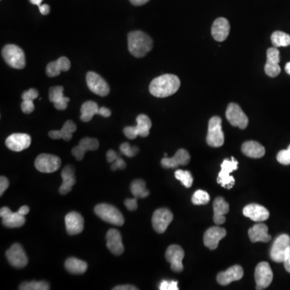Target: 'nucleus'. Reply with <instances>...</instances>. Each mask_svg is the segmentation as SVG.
<instances>
[{
  "label": "nucleus",
  "instance_id": "nucleus-1",
  "mask_svg": "<svg viewBox=\"0 0 290 290\" xmlns=\"http://www.w3.org/2000/svg\"><path fill=\"white\" fill-rule=\"evenodd\" d=\"M179 77L174 74H163L156 77L149 85V91L153 96L166 98L176 93L180 88Z\"/></svg>",
  "mask_w": 290,
  "mask_h": 290
},
{
  "label": "nucleus",
  "instance_id": "nucleus-2",
  "mask_svg": "<svg viewBox=\"0 0 290 290\" xmlns=\"http://www.w3.org/2000/svg\"><path fill=\"white\" fill-rule=\"evenodd\" d=\"M128 50L135 57L146 56L153 48V40L148 34L141 31L128 33Z\"/></svg>",
  "mask_w": 290,
  "mask_h": 290
},
{
  "label": "nucleus",
  "instance_id": "nucleus-3",
  "mask_svg": "<svg viewBox=\"0 0 290 290\" xmlns=\"http://www.w3.org/2000/svg\"><path fill=\"white\" fill-rule=\"evenodd\" d=\"M95 212L101 219L110 224L119 226L124 225V218L122 213L114 206L107 203H101L95 207Z\"/></svg>",
  "mask_w": 290,
  "mask_h": 290
},
{
  "label": "nucleus",
  "instance_id": "nucleus-4",
  "mask_svg": "<svg viewBox=\"0 0 290 290\" xmlns=\"http://www.w3.org/2000/svg\"><path fill=\"white\" fill-rule=\"evenodd\" d=\"M2 56L7 64L14 69L21 70L25 67V55L17 45H8L4 47Z\"/></svg>",
  "mask_w": 290,
  "mask_h": 290
},
{
  "label": "nucleus",
  "instance_id": "nucleus-5",
  "mask_svg": "<svg viewBox=\"0 0 290 290\" xmlns=\"http://www.w3.org/2000/svg\"><path fill=\"white\" fill-rule=\"evenodd\" d=\"M207 143L213 148L221 147L224 143V133L222 129V120L219 116H214L209 120Z\"/></svg>",
  "mask_w": 290,
  "mask_h": 290
},
{
  "label": "nucleus",
  "instance_id": "nucleus-6",
  "mask_svg": "<svg viewBox=\"0 0 290 290\" xmlns=\"http://www.w3.org/2000/svg\"><path fill=\"white\" fill-rule=\"evenodd\" d=\"M136 126H128L124 129V133L126 137L130 139H134L138 135L141 137H147L149 135V131L152 128V121L149 116L146 114H139L136 118Z\"/></svg>",
  "mask_w": 290,
  "mask_h": 290
},
{
  "label": "nucleus",
  "instance_id": "nucleus-7",
  "mask_svg": "<svg viewBox=\"0 0 290 290\" xmlns=\"http://www.w3.org/2000/svg\"><path fill=\"white\" fill-rule=\"evenodd\" d=\"M238 161L235 160L234 157H232L231 159H225L223 162L221 164V171L218 175L217 182L220 184L222 187L226 189H231L234 186L235 181L234 178L230 176V174L233 171L238 169Z\"/></svg>",
  "mask_w": 290,
  "mask_h": 290
},
{
  "label": "nucleus",
  "instance_id": "nucleus-8",
  "mask_svg": "<svg viewBox=\"0 0 290 290\" xmlns=\"http://www.w3.org/2000/svg\"><path fill=\"white\" fill-rule=\"evenodd\" d=\"M62 165L61 159L55 155L42 153L39 155L35 161V167L37 170L45 173L56 172Z\"/></svg>",
  "mask_w": 290,
  "mask_h": 290
},
{
  "label": "nucleus",
  "instance_id": "nucleus-9",
  "mask_svg": "<svg viewBox=\"0 0 290 290\" xmlns=\"http://www.w3.org/2000/svg\"><path fill=\"white\" fill-rule=\"evenodd\" d=\"M226 117L229 123L240 129H245L248 125V116L243 111L241 107L236 103H230L226 111Z\"/></svg>",
  "mask_w": 290,
  "mask_h": 290
},
{
  "label": "nucleus",
  "instance_id": "nucleus-10",
  "mask_svg": "<svg viewBox=\"0 0 290 290\" xmlns=\"http://www.w3.org/2000/svg\"><path fill=\"white\" fill-rule=\"evenodd\" d=\"M289 247V236L286 234L280 235L275 240L272 248H271V259L277 263H283L284 255Z\"/></svg>",
  "mask_w": 290,
  "mask_h": 290
},
{
  "label": "nucleus",
  "instance_id": "nucleus-11",
  "mask_svg": "<svg viewBox=\"0 0 290 290\" xmlns=\"http://www.w3.org/2000/svg\"><path fill=\"white\" fill-rule=\"evenodd\" d=\"M273 273L268 262L258 264L255 270V280L256 289H265L273 281Z\"/></svg>",
  "mask_w": 290,
  "mask_h": 290
},
{
  "label": "nucleus",
  "instance_id": "nucleus-12",
  "mask_svg": "<svg viewBox=\"0 0 290 290\" xmlns=\"http://www.w3.org/2000/svg\"><path fill=\"white\" fill-rule=\"evenodd\" d=\"M173 215L167 208H161L155 211L152 219L153 228L159 234H162L172 222Z\"/></svg>",
  "mask_w": 290,
  "mask_h": 290
},
{
  "label": "nucleus",
  "instance_id": "nucleus-13",
  "mask_svg": "<svg viewBox=\"0 0 290 290\" xmlns=\"http://www.w3.org/2000/svg\"><path fill=\"white\" fill-rule=\"evenodd\" d=\"M86 83L89 89L95 95L104 97L110 93V87L106 81L95 72H88L86 74Z\"/></svg>",
  "mask_w": 290,
  "mask_h": 290
},
{
  "label": "nucleus",
  "instance_id": "nucleus-14",
  "mask_svg": "<svg viewBox=\"0 0 290 290\" xmlns=\"http://www.w3.org/2000/svg\"><path fill=\"white\" fill-rule=\"evenodd\" d=\"M6 257L10 265L16 269L25 267L28 262L27 255L23 251L22 246L15 244L7 251Z\"/></svg>",
  "mask_w": 290,
  "mask_h": 290
},
{
  "label": "nucleus",
  "instance_id": "nucleus-15",
  "mask_svg": "<svg viewBox=\"0 0 290 290\" xmlns=\"http://www.w3.org/2000/svg\"><path fill=\"white\" fill-rule=\"evenodd\" d=\"M185 252L182 247L179 245H171L168 247L165 252V258L171 265V269L175 273H181L183 270V260Z\"/></svg>",
  "mask_w": 290,
  "mask_h": 290
},
{
  "label": "nucleus",
  "instance_id": "nucleus-16",
  "mask_svg": "<svg viewBox=\"0 0 290 290\" xmlns=\"http://www.w3.org/2000/svg\"><path fill=\"white\" fill-rule=\"evenodd\" d=\"M2 223L8 228H17L25 224V218L19 212H12L8 207H2L0 210Z\"/></svg>",
  "mask_w": 290,
  "mask_h": 290
},
{
  "label": "nucleus",
  "instance_id": "nucleus-17",
  "mask_svg": "<svg viewBox=\"0 0 290 290\" xmlns=\"http://www.w3.org/2000/svg\"><path fill=\"white\" fill-rule=\"evenodd\" d=\"M280 52L277 48L273 47L269 48L267 50V62L265 66V74L270 77L278 76L280 73Z\"/></svg>",
  "mask_w": 290,
  "mask_h": 290
},
{
  "label": "nucleus",
  "instance_id": "nucleus-18",
  "mask_svg": "<svg viewBox=\"0 0 290 290\" xmlns=\"http://www.w3.org/2000/svg\"><path fill=\"white\" fill-rule=\"evenodd\" d=\"M31 144V136L25 133H14L7 138V147L14 152H21Z\"/></svg>",
  "mask_w": 290,
  "mask_h": 290
},
{
  "label": "nucleus",
  "instance_id": "nucleus-19",
  "mask_svg": "<svg viewBox=\"0 0 290 290\" xmlns=\"http://www.w3.org/2000/svg\"><path fill=\"white\" fill-rule=\"evenodd\" d=\"M226 231L224 228L219 226H213L208 229L204 234L203 242L206 247L211 250H215L218 248L219 242L226 236Z\"/></svg>",
  "mask_w": 290,
  "mask_h": 290
},
{
  "label": "nucleus",
  "instance_id": "nucleus-20",
  "mask_svg": "<svg viewBox=\"0 0 290 290\" xmlns=\"http://www.w3.org/2000/svg\"><path fill=\"white\" fill-rule=\"evenodd\" d=\"M99 142L95 138L85 137L80 140L79 144L72 149V154L77 161L83 159L87 151H95L99 149Z\"/></svg>",
  "mask_w": 290,
  "mask_h": 290
},
{
  "label": "nucleus",
  "instance_id": "nucleus-21",
  "mask_svg": "<svg viewBox=\"0 0 290 290\" xmlns=\"http://www.w3.org/2000/svg\"><path fill=\"white\" fill-rule=\"evenodd\" d=\"M66 231L70 236H75L82 232L84 229L83 217L79 213L72 211L66 215Z\"/></svg>",
  "mask_w": 290,
  "mask_h": 290
},
{
  "label": "nucleus",
  "instance_id": "nucleus-22",
  "mask_svg": "<svg viewBox=\"0 0 290 290\" xmlns=\"http://www.w3.org/2000/svg\"><path fill=\"white\" fill-rule=\"evenodd\" d=\"M106 247L111 253L115 255H122L124 251L122 236L116 229H110L106 233Z\"/></svg>",
  "mask_w": 290,
  "mask_h": 290
},
{
  "label": "nucleus",
  "instance_id": "nucleus-23",
  "mask_svg": "<svg viewBox=\"0 0 290 290\" xmlns=\"http://www.w3.org/2000/svg\"><path fill=\"white\" fill-rule=\"evenodd\" d=\"M230 26L226 18L219 17L215 19L211 27V34L215 41H224L228 37Z\"/></svg>",
  "mask_w": 290,
  "mask_h": 290
},
{
  "label": "nucleus",
  "instance_id": "nucleus-24",
  "mask_svg": "<svg viewBox=\"0 0 290 290\" xmlns=\"http://www.w3.org/2000/svg\"><path fill=\"white\" fill-rule=\"evenodd\" d=\"M244 277V269L240 265H234L217 276V281L221 285H227L233 281L240 280Z\"/></svg>",
  "mask_w": 290,
  "mask_h": 290
},
{
  "label": "nucleus",
  "instance_id": "nucleus-25",
  "mask_svg": "<svg viewBox=\"0 0 290 290\" xmlns=\"http://www.w3.org/2000/svg\"><path fill=\"white\" fill-rule=\"evenodd\" d=\"M190 161V156L185 149H179L173 157H165L161 160V165L164 168H175L179 165H186Z\"/></svg>",
  "mask_w": 290,
  "mask_h": 290
},
{
  "label": "nucleus",
  "instance_id": "nucleus-26",
  "mask_svg": "<svg viewBox=\"0 0 290 290\" xmlns=\"http://www.w3.org/2000/svg\"><path fill=\"white\" fill-rule=\"evenodd\" d=\"M243 214L254 222H264L269 218V211L265 207L254 203L246 206L243 210Z\"/></svg>",
  "mask_w": 290,
  "mask_h": 290
},
{
  "label": "nucleus",
  "instance_id": "nucleus-27",
  "mask_svg": "<svg viewBox=\"0 0 290 290\" xmlns=\"http://www.w3.org/2000/svg\"><path fill=\"white\" fill-rule=\"evenodd\" d=\"M64 88L62 85L52 86L49 89V100L51 103L54 104L55 108L59 110H66L67 108L68 103L70 102V99L65 97L63 95Z\"/></svg>",
  "mask_w": 290,
  "mask_h": 290
},
{
  "label": "nucleus",
  "instance_id": "nucleus-28",
  "mask_svg": "<svg viewBox=\"0 0 290 290\" xmlns=\"http://www.w3.org/2000/svg\"><path fill=\"white\" fill-rule=\"evenodd\" d=\"M213 209H214V222L217 225L224 223L226 222L224 215L229 212L228 203L225 201L223 197H218L213 203Z\"/></svg>",
  "mask_w": 290,
  "mask_h": 290
},
{
  "label": "nucleus",
  "instance_id": "nucleus-29",
  "mask_svg": "<svg viewBox=\"0 0 290 290\" xmlns=\"http://www.w3.org/2000/svg\"><path fill=\"white\" fill-rule=\"evenodd\" d=\"M75 169L72 165H66L62 172V184L59 189L61 194H66L71 191L72 187L75 184Z\"/></svg>",
  "mask_w": 290,
  "mask_h": 290
},
{
  "label": "nucleus",
  "instance_id": "nucleus-30",
  "mask_svg": "<svg viewBox=\"0 0 290 290\" xmlns=\"http://www.w3.org/2000/svg\"><path fill=\"white\" fill-rule=\"evenodd\" d=\"M268 226L265 223H257L254 225L251 228L248 230V236L252 243L255 242H265L267 243L272 239L270 235L268 234Z\"/></svg>",
  "mask_w": 290,
  "mask_h": 290
},
{
  "label": "nucleus",
  "instance_id": "nucleus-31",
  "mask_svg": "<svg viewBox=\"0 0 290 290\" xmlns=\"http://www.w3.org/2000/svg\"><path fill=\"white\" fill-rule=\"evenodd\" d=\"M241 149L245 156L251 158H261L265 154V147L256 141L244 142Z\"/></svg>",
  "mask_w": 290,
  "mask_h": 290
},
{
  "label": "nucleus",
  "instance_id": "nucleus-32",
  "mask_svg": "<svg viewBox=\"0 0 290 290\" xmlns=\"http://www.w3.org/2000/svg\"><path fill=\"white\" fill-rule=\"evenodd\" d=\"M65 266L69 273L78 275L85 273L88 267L85 261L74 257H70L66 259Z\"/></svg>",
  "mask_w": 290,
  "mask_h": 290
},
{
  "label": "nucleus",
  "instance_id": "nucleus-33",
  "mask_svg": "<svg viewBox=\"0 0 290 290\" xmlns=\"http://www.w3.org/2000/svg\"><path fill=\"white\" fill-rule=\"evenodd\" d=\"M99 107L94 101H87L81 107V119L83 122H89L95 114H99Z\"/></svg>",
  "mask_w": 290,
  "mask_h": 290
},
{
  "label": "nucleus",
  "instance_id": "nucleus-34",
  "mask_svg": "<svg viewBox=\"0 0 290 290\" xmlns=\"http://www.w3.org/2000/svg\"><path fill=\"white\" fill-rule=\"evenodd\" d=\"M131 192L136 198H144L149 195V191L146 190V183L143 180H135L131 185Z\"/></svg>",
  "mask_w": 290,
  "mask_h": 290
},
{
  "label": "nucleus",
  "instance_id": "nucleus-35",
  "mask_svg": "<svg viewBox=\"0 0 290 290\" xmlns=\"http://www.w3.org/2000/svg\"><path fill=\"white\" fill-rule=\"evenodd\" d=\"M271 41L276 48L287 47L290 45V35L283 32L276 31L271 36Z\"/></svg>",
  "mask_w": 290,
  "mask_h": 290
},
{
  "label": "nucleus",
  "instance_id": "nucleus-36",
  "mask_svg": "<svg viewBox=\"0 0 290 290\" xmlns=\"http://www.w3.org/2000/svg\"><path fill=\"white\" fill-rule=\"evenodd\" d=\"M20 290H48L50 288L49 284L45 280L36 281L33 280L31 282H23L19 285Z\"/></svg>",
  "mask_w": 290,
  "mask_h": 290
},
{
  "label": "nucleus",
  "instance_id": "nucleus-37",
  "mask_svg": "<svg viewBox=\"0 0 290 290\" xmlns=\"http://www.w3.org/2000/svg\"><path fill=\"white\" fill-rule=\"evenodd\" d=\"M76 129H77V127H76L74 123L72 120H68L65 123L62 129L59 130L61 139H63L66 141H70V139H72V135L75 132Z\"/></svg>",
  "mask_w": 290,
  "mask_h": 290
},
{
  "label": "nucleus",
  "instance_id": "nucleus-38",
  "mask_svg": "<svg viewBox=\"0 0 290 290\" xmlns=\"http://www.w3.org/2000/svg\"><path fill=\"white\" fill-rule=\"evenodd\" d=\"M175 178L180 181L185 187L190 188L193 185V177L189 171L178 169L175 172Z\"/></svg>",
  "mask_w": 290,
  "mask_h": 290
},
{
  "label": "nucleus",
  "instance_id": "nucleus-39",
  "mask_svg": "<svg viewBox=\"0 0 290 290\" xmlns=\"http://www.w3.org/2000/svg\"><path fill=\"white\" fill-rule=\"evenodd\" d=\"M210 201L209 193L204 190H198L193 193L192 202L194 205H206Z\"/></svg>",
  "mask_w": 290,
  "mask_h": 290
},
{
  "label": "nucleus",
  "instance_id": "nucleus-40",
  "mask_svg": "<svg viewBox=\"0 0 290 290\" xmlns=\"http://www.w3.org/2000/svg\"><path fill=\"white\" fill-rule=\"evenodd\" d=\"M120 152L122 154L125 155L126 157H133L137 154L139 149L136 146H131L129 143H123L120 145Z\"/></svg>",
  "mask_w": 290,
  "mask_h": 290
},
{
  "label": "nucleus",
  "instance_id": "nucleus-41",
  "mask_svg": "<svg viewBox=\"0 0 290 290\" xmlns=\"http://www.w3.org/2000/svg\"><path fill=\"white\" fill-rule=\"evenodd\" d=\"M62 72L60 66L58 65L57 61L55 62H51L48 63L46 67V74L48 77H54L59 75Z\"/></svg>",
  "mask_w": 290,
  "mask_h": 290
},
{
  "label": "nucleus",
  "instance_id": "nucleus-42",
  "mask_svg": "<svg viewBox=\"0 0 290 290\" xmlns=\"http://www.w3.org/2000/svg\"><path fill=\"white\" fill-rule=\"evenodd\" d=\"M277 160L279 163L284 165L290 164V144L288 145V149L279 152Z\"/></svg>",
  "mask_w": 290,
  "mask_h": 290
},
{
  "label": "nucleus",
  "instance_id": "nucleus-43",
  "mask_svg": "<svg viewBox=\"0 0 290 290\" xmlns=\"http://www.w3.org/2000/svg\"><path fill=\"white\" fill-rule=\"evenodd\" d=\"M159 288L161 290H178L177 280H163L160 284Z\"/></svg>",
  "mask_w": 290,
  "mask_h": 290
},
{
  "label": "nucleus",
  "instance_id": "nucleus-44",
  "mask_svg": "<svg viewBox=\"0 0 290 290\" xmlns=\"http://www.w3.org/2000/svg\"><path fill=\"white\" fill-rule=\"evenodd\" d=\"M21 110L24 114H31L35 110V106L33 100H23L21 103Z\"/></svg>",
  "mask_w": 290,
  "mask_h": 290
},
{
  "label": "nucleus",
  "instance_id": "nucleus-45",
  "mask_svg": "<svg viewBox=\"0 0 290 290\" xmlns=\"http://www.w3.org/2000/svg\"><path fill=\"white\" fill-rule=\"evenodd\" d=\"M39 96V92L37 90L29 89L28 91L23 92V95H22V99L23 100H34V99H37V97Z\"/></svg>",
  "mask_w": 290,
  "mask_h": 290
},
{
  "label": "nucleus",
  "instance_id": "nucleus-46",
  "mask_svg": "<svg viewBox=\"0 0 290 290\" xmlns=\"http://www.w3.org/2000/svg\"><path fill=\"white\" fill-rule=\"evenodd\" d=\"M56 61H57L58 65L60 66L62 72H66L70 70L71 63H70V61L67 57L62 56V57L59 58Z\"/></svg>",
  "mask_w": 290,
  "mask_h": 290
},
{
  "label": "nucleus",
  "instance_id": "nucleus-47",
  "mask_svg": "<svg viewBox=\"0 0 290 290\" xmlns=\"http://www.w3.org/2000/svg\"><path fill=\"white\" fill-rule=\"evenodd\" d=\"M124 205L127 207V209L130 211H134L137 209V198L134 197V198H128L124 201Z\"/></svg>",
  "mask_w": 290,
  "mask_h": 290
},
{
  "label": "nucleus",
  "instance_id": "nucleus-48",
  "mask_svg": "<svg viewBox=\"0 0 290 290\" xmlns=\"http://www.w3.org/2000/svg\"><path fill=\"white\" fill-rule=\"evenodd\" d=\"M126 168L125 161L121 157H119L116 159V161L112 163V165L110 167L111 170L116 171L117 169H124Z\"/></svg>",
  "mask_w": 290,
  "mask_h": 290
},
{
  "label": "nucleus",
  "instance_id": "nucleus-49",
  "mask_svg": "<svg viewBox=\"0 0 290 290\" xmlns=\"http://www.w3.org/2000/svg\"><path fill=\"white\" fill-rule=\"evenodd\" d=\"M8 186H9V181H8V178L6 177H1L0 178V196H3Z\"/></svg>",
  "mask_w": 290,
  "mask_h": 290
},
{
  "label": "nucleus",
  "instance_id": "nucleus-50",
  "mask_svg": "<svg viewBox=\"0 0 290 290\" xmlns=\"http://www.w3.org/2000/svg\"><path fill=\"white\" fill-rule=\"evenodd\" d=\"M283 263H284L285 270L290 273V247L288 248V250H287L286 253H285V255H284Z\"/></svg>",
  "mask_w": 290,
  "mask_h": 290
},
{
  "label": "nucleus",
  "instance_id": "nucleus-51",
  "mask_svg": "<svg viewBox=\"0 0 290 290\" xmlns=\"http://www.w3.org/2000/svg\"><path fill=\"white\" fill-rule=\"evenodd\" d=\"M118 157V154H117L114 150H109V151L106 153V160H107L109 163L114 162Z\"/></svg>",
  "mask_w": 290,
  "mask_h": 290
},
{
  "label": "nucleus",
  "instance_id": "nucleus-52",
  "mask_svg": "<svg viewBox=\"0 0 290 290\" xmlns=\"http://www.w3.org/2000/svg\"><path fill=\"white\" fill-rule=\"evenodd\" d=\"M99 114L103 116L105 118H108V117H110V114H111V111H110V109L106 108V107L103 106V107L99 108Z\"/></svg>",
  "mask_w": 290,
  "mask_h": 290
},
{
  "label": "nucleus",
  "instance_id": "nucleus-53",
  "mask_svg": "<svg viewBox=\"0 0 290 290\" xmlns=\"http://www.w3.org/2000/svg\"><path fill=\"white\" fill-rule=\"evenodd\" d=\"M39 9L44 16H46L50 12V7L48 6V4H42L41 6H39Z\"/></svg>",
  "mask_w": 290,
  "mask_h": 290
},
{
  "label": "nucleus",
  "instance_id": "nucleus-54",
  "mask_svg": "<svg viewBox=\"0 0 290 290\" xmlns=\"http://www.w3.org/2000/svg\"><path fill=\"white\" fill-rule=\"evenodd\" d=\"M114 290H136L138 289L136 287L133 285H129V284H126V285H119V286L114 287L113 288Z\"/></svg>",
  "mask_w": 290,
  "mask_h": 290
},
{
  "label": "nucleus",
  "instance_id": "nucleus-55",
  "mask_svg": "<svg viewBox=\"0 0 290 290\" xmlns=\"http://www.w3.org/2000/svg\"><path fill=\"white\" fill-rule=\"evenodd\" d=\"M149 1V0H130V2L135 6H141L143 4H147Z\"/></svg>",
  "mask_w": 290,
  "mask_h": 290
},
{
  "label": "nucleus",
  "instance_id": "nucleus-56",
  "mask_svg": "<svg viewBox=\"0 0 290 290\" xmlns=\"http://www.w3.org/2000/svg\"><path fill=\"white\" fill-rule=\"evenodd\" d=\"M29 211H30V209H29V207H27V206H23V207L19 208L18 212H19L20 215H26L28 214Z\"/></svg>",
  "mask_w": 290,
  "mask_h": 290
},
{
  "label": "nucleus",
  "instance_id": "nucleus-57",
  "mask_svg": "<svg viewBox=\"0 0 290 290\" xmlns=\"http://www.w3.org/2000/svg\"><path fill=\"white\" fill-rule=\"evenodd\" d=\"M32 4L33 5H37V6H41L42 4L43 0H30Z\"/></svg>",
  "mask_w": 290,
  "mask_h": 290
},
{
  "label": "nucleus",
  "instance_id": "nucleus-58",
  "mask_svg": "<svg viewBox=\"0 0 290 290\" xmlns=\"http://www.w3.org/2000/svg\"><path fill=\"white\" fill-rule=\"evenodd\" d=\"M285 71L288 75H290V62L287 63L286 66H285Z\"/></svg>",
  "mask_w": 290,
  "mask_h": 290
}]
</instances>
